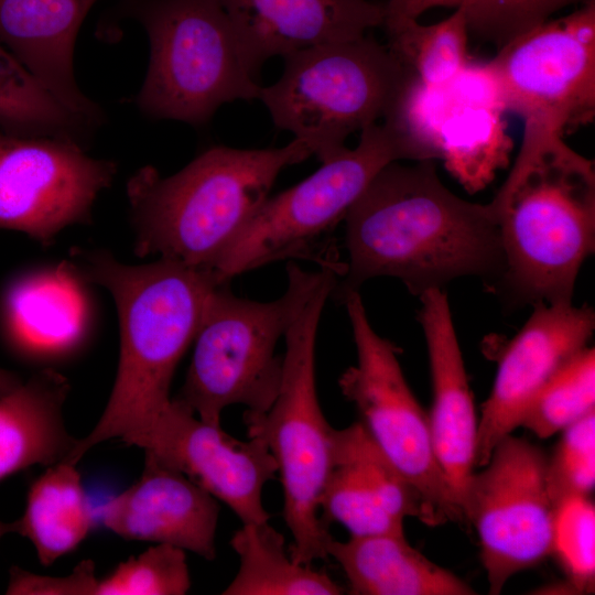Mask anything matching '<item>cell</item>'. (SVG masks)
Masks as SVG:
<instances>
[{
	"label": "cell",
	"instance_id": "obj_11",
	"mask_svg": "<svg viewBox=\"0 0 595 595\" xmlns=\"http://www.w3.org/2000/svg\"><path fill=\"white\" fill-rule=\"evenodd\" d=\"M547 456L509 434L473 473L462 511L476 530L489 594H499L516 574L552 555L555 507L547 488Z\"/></svg>",
	"mask_w": 595,
	"mask_h": 595
},
{
	"label": "cell",
	"instance_id": "obj_8",
	"mask_svg": "<svg viewBox=\"0 0 595 595\" xmlns=\"http://www.w3.org/2000/svg\"><path fill=\"white\" fill-rule=\"evenodd\" d=\"M284 69L259 98L274 126L325 162L347 137L383 120L416 78L372 35L313 45L283 56Z\"/></svg>",
	"mask_w": 595,
	"mask_h": 595
},
{
	"label": "cell",
	"instance_id": "obj_16",
	"mask_svg": "<svg viewBox=\"0 0 595 595\" xmlns=\"http://www.w3.org/2000/svg\"><path fill=\"white\" fill-rule=\"evenodd\" d=\"M324 523L350 536L404 534L403 521L437 526L419 491L374 442L361 422L333 429L329 470L320 498Z\"/></svg>",
	"mask_w": 595,
	"mask_h": 595
},
{
	"label": "cell",
	"instance_id": "obj_23",
	"mask_svg": "<svg viewBox=\"0 0 595 595\" xmlns=\"http://www.w3.org/2000/svg\"><path fill=\"white\" fill-rule=\"evenodd\" d=\"M327 554L342 567L354 595H474L453 572L414 549L405 534L334 538Z\"/></svg>",
	"mask_w": 595,
	"mask_h": 595
},
{
	"label": "cell",
	"instance_id": "obj_18",
	"mask_svg": "<svg viewBox=\"0 0 595 595\" xmlns=\"http://www.w3.org/2000/svg\"><path fill=\"white\" fill-rule=\"evenodd\" d=\"M257 78L271 57L323 43L363 36L382 26L385 2L376 0H217Z\"/></svg>",
	"mask_w": 595,
	"mask_h": 595
},
{
	"label": "cell",
	"instance_id": "obj_15",
	"mask_svg": "<svg viewBox=\"0 0 595 595\" xmlns=\"http://www.w3.org/2000/svg\"><path fill=\"white\" fill-rule=\"evenodd\" d=\"M595 328L591 306L538 303L521 329L504 343L491 391L478 418L476 467L495 445L520 426L545 383L582 349Z\"/></svg>",
	"mask_w": 595,
	"mask_h": 595
},
{
	"label": "cell",
	"instance_id": "obj_33",
	"mask_svg": "<svg viewBox=\"0 0 595 595\" xmlns=\"http://www.w3.org/2000/svg\"><path fill=\"white\" fill-rule=\"evenodd\" d=\"M545 480L555 509L573 497H588L595 485V411L567 426L551 457Z\"/></svg>",
	"mask_w": 595,
	"mask_h": 595
},
{
	"label": "cell",
	"instance_id": "obj_22",
	"mask_svg": "<svg viewBox=\"0 0 595 595\" xmlns=\"http://www.w3.org/2000/svg\"><path fill=\"white\" fill-rule=\"evenodd\" d=\"M69 389L63 375L44 368L0 396V480L68 456L77 441L63 418Z\"/></svg>",
	"mask_w": 595,
	"mask_h": 595
},
{
	"label": "cell",
	"instance_id": "obj_14",
	"mask_svg": "<svg viewBox=\"0 0 595 595\" xmlns=\"http://www.w3.org/2000/svg\"><path fill=\"white\" fill-rule=\"evenodd\" d=\"M134 445L227 505L242 523L271 518L262 494L278 466L260 437H232L172 398Z\"/></svg>",
	"mask_w": 595,
	"mask_h": 595
},
{
	"label": "cell",
	"instance_id": "obj_25",
	"mask_svg": "<svg viewBox=\"0 0 595 595\" xmlns=\"http://www.w3.org/2000/svg\"><path fill=\"white\" fill-rule=\"evenodd\" d=\"M239 569L224 595H339L325 571L292 560L282 533L269 524L242 523L230 539Z\"/></svg>",
	"mask_w": 595,
	"mask_h": 595
},
{
	"label": "cell",
	"instance_id": "obj_20",
	"mask_svg": "<svg viewBox=\"0 0 595 595\" xmlns=\"http://www.w3.org/2000/svg\"><path fill=\"white\" fill-rule=\"evenodd\" d=\"M98 0H0V43L66 108L95 126L100 107L79 89L74 47L79 28Z\"/></svg>",
	"mask_w": 595,
	"mask_h": 595
},
{
	"label": "cell",
	"instance_id": "obj_26",
	"mask_svg": "<svg viewBox=\"0 0 595 595\" xmlns=\"http://www.w3.org/2000/svg\"><path fill=\"white\" fill-rule=\"evenodd\" d=\"M500 109L463 106L442 125L437 159L469 193L485 188L509 163L512 140Z\"/></svg>",
	"mask_w": 595,
	"mask_h": 595
},
{
	"label": "cell",
	"instance_id": "obj_21",
	"mask_svg": "<svg viewBox=\"0 0 595 595\" xmlns=\"http://www.w3.org/2000/svg\"><path fill=\"white\" fill-rule=\"evenodd\" d=\"M86 298L84 281L72 261L17 280L4 300L12 348L36 363L60 360L73 354L88 327Z\"/></svg>",
	"mask_w": 595,
	"mask_h": 595
},
{
	"label": "cell",
	"instance_id": "obj_24",
	"mask_svg": "<svg viewBox=\"0 0 595 595\" xmlns=\"http://www.w3.org/2000/svg\"><path fill=\"white\" fill-rule=\"evenodd\" d=\"M95 520L76 464L63 459L31 484L14 532L29 539L41 564L50 566L86 539Z\"/></svg>",
	"mask_w": 595,
	"mask_h": 595
},
{
	"label": "cell",
	"instance_id": "obj_34",
	"mask_svg": "<svg viewBox=\"0 0 595 595\" xmlns=\"http://www.w3.org/2000/svg\"><path fill=\"white\" fill-rule=\"evenodd\" d=\"M95 563L84 560L66 576H45L13 566L6 594L9 595H96Z\"/></svg>",
	"mask_w": 595,
	"mask_h": 595
},
{
	"label": "cell",
	"instance_id": "obj_29",
	"mask_svg": "<svg viewBox=\"0 0 595 595\" xmlns=\"http://www.w3.org/2000/svg\"><path fill=\"white\" fill-rule=\"evenodd\" d=\"M591 0H386L385 22L419 19L434 8L461 9L469 33L499 48L570 6Z\"/></svg>",
	"mask_w": 595,
	"mask_h": 595
},
{
	"label": "cell",
	"instance_id": "obj_13",
	"mask_svg": "<svg viewBox=\"0 0 595 595\" xmlns=\"http://www.w3.org/2000/svg\"><path fill=\"white\" fill-rule=\"evenodd\" d=\"M116 173V162L88 155L74 140L0 130V229L50 246L65 227L91 224Z\"/></svg>",
	"mask_w": 595,
	"mask_h": 595
},
{
	"label": "cell",
	"instance_id": "obj_27",
	"mask_svg": "<svg viewBox=\"0 0 595 595\" xmlns=\"http://www.w3.org/2000/svg\"><path fill=\"white\" fill-rule=\"evenodd\" d=\"M95 128L58 101L0 43V130L15 136L71 139L84 145Z\"/></svg>",
	"mask_w": 595,
	"mask_h": 595
},
{
	"label": "cell",
	"instance_id": "obj_32",
	"mask_svg": "<svg viewBox=\"0 0 595 595\" xmlns=\"http://www.w3.org/2000/svg\"><path fill=\"white\" fill-rule=\"evenodd\" d=\"M575 593L595 585V508L588 497H573L558 506L553 521L552 553Z\"/></svg>",
	"mask_w": 595,
	"mask_h": 595
},
{
	"label": "cell",
	"instance_id": "obj_7",
	"mask_svg": "<svg viewBox=\"0 0 595 595\" xmlns=\"http://www.w3.org/2000/svg\"><path fill=\"white\" fill-rule=\"evenodd\" d=\"M338 274L331 272L284 334L282 378L270 408L245 412L248 436L260 437L274 457L283 489V518L293 543L292 560L304 565L327 559L333 539L320 516V498L329 470L333 429L318 401L316 335L326 300Z\"/></svg>",
	"mask_w": 595,
	"mask_h": 595
},
{
	"label": "cell",
	"instance_id": "obj_5",
	"mask_svg": "<svg viewBox=\"0 0 595 595\" xmlns=\"http://www.w3.org/2000/svg\"><path fill=\"white\" fill-rule=\"evenodd\" d=\"M331 272L329 266L305 271L286 264L284 293L269 302L235 295L228 283L210 292L194 338L185 381L175 399L202 421L220 425L223 411L244 405L252 414L266 412L282 378L283 355L275 348L303 305Z\"/></svg>",
	"mask_w": 595,
	"mask_h": 595
},
{
	"label": "cell",
	"instance_id": "obj_9",
	"mask_svg": "<svg viewBox=\"0 0 595 595\" xmlns=\"http://www.w3.org/2000/svg\"><path fill=\"white\" fill-rule=\"evenodd\" d=\"M150 41V63L136 105L145 116L194 127L224 104L258 99L234 26L217 0H121Z\"/></svg>",
	"mask_w": 595,
	"mask_h": 595
},
{
	"label": "cell",
	"instance_id": "obj_30",
	"mask_svg": "<svg viewBox=\"0 0 595 595\" xmlns=\"http://www.w3.org/2000/svg\"><path fill=\"white\" fill-rule=\"evenodd\" d=\"M595 411V350L585 347L545 383L520 426L548 439Z\"/></svg>",
	"mask_w": 595,
	"mask_h": 595
},
{
	"label": "cell",
	"instance_id": "obj_17",
	"mask_svg": "<svg viewBox=\"0 0 595 595\" xmlns=\"http://www.w3.org/2000/svg\"><path fill=\"white\" fill-rule=\"evenodd\" d=\"M219 509L204 488L145 453L139 479L101 506L100 519L122 539L171 544L212 561Z\"/></svg>",
	"mask_w": 595,
	"mask_h": 595
},
{
	"label": "cell",
	"instance_id": "obj_36",
	"mask_svg": "<svg viewBox=\"0 0 595 595\" xmlns=\"http://www.w3.org/2000/svg\"><path fill=\"white\" fill-rule=\"evenodd\" d=\"M15 526L13 522H3L0 520V540L8 533L14 532Z\"/></svg>",
	"mask_w": 595,
	"mask_h": 595
},
{
	"label": "cell",
	"instance_id": "obj_28",
	"mask_svg": "<svg viewBox=\"0 0 595 595\" xmlns=\"http://www.w3.org/2000/svg\"><path fill=\"white\" fill-rule=\"evenodd\" d=\"M382 26L388 48L426 86L450 83L472 63L468 24L461 9L433 24L400 19Z\"/></svg>",
	"mask_w": 595,
	"mask_h": 595
},
{
	"label": "cell",
	"instance_id": "obj_1",
	"mask_svg": "<svg viewBox=\"0 0 595 595\" xmlns=\"http://www.w3.org/2000/svg\"><path fill=\"white\" fill-rule=\"evenodd\" d=\"M383 166L345 217L348 260L331 296L339 302L368 280L391 277L414 295L478 277L493 290L505 270L490 203L452 193L433 160Z\"/></svg>",
	"mask_w": 595,
	"mask_h": 595
},
{
	"label": "cell",
	"instance_id": "obj_12",
	"mask_svg": "<svg viewBox=\"0 0 595 595\" xmlns=\"http://www.w3.org/2000/svg\"><path fill=\"white\" fill-rule=\"evenodd\" d=\"M506 110L562 136L595 118V0L511 39L488 62Z\"/></svg>",
	"mask_w": 595,
	"mask_h": 595
},
{
	"label": "cell",
	"instance_id": "obj_19",
	"mask_svg": "<svg viewBox=\"0 0 595 595\" xmlns=\"http://www.w3.org/2000/svg\"><path fill=\"white\" fill-rule=\"evenodd\" d=\"M419 298L418 318L426 342L432 383L428 414L432 442L462 510L464 491L476 467L478 418L446 293L432 289Z\"/></svg>",
	"mask_w": 595,
	"mask_h": 595
},
{
	"label": "cell",
	"instance_id": "obj_10",
	"mask_svg": "<svg viewBox=\"0 0 595 595\" xmlns=\"http://www.w3.org/2000/svg\"><path fill=\"white\" fill-rule=\"evenodd\" d=\"M356 346V364L338 386L351 402L374 442L419 491L437 524L465 521L437 462L428 413L410 389L401 369L400 349L371 326L358 292L342 301Z\"/></svg>",
	"mask_w": 595,
	"mask_h": 595
},
{
	"label": "cell",
	"instance_id": "obj_31",
	"mask_svg": "<svg viewBox=\"0 0 595 595\" xmlns=\"http://www.w3.org/2000/svg\"><path fill=\"white\" fill-rule=\"evenodd\" d=\"M190 587L185 550L156 543L98 580L96 595H183Z\"/></svg>",
	"mask_w": 595,
	"mask_h": 595
},
{
	"label": "cell",
	"instance_id": "obj_3",
	"mask_svg": "<svg viewBox=\"0 0 595 595\" xmlns=\"http://www.w3.org/2000/svg\"><path fill=\"white\" fill-rule=\"evenodd\" d=\"M505 270L491 290L513 309L570 303L595 248V171L549 125L524 120L523 139L490 202Z\"/></svg>",
	"mask_w": 595,
	"mask_h": 595
},
{
	"label": "cell",
	"instance_id": "obj_2",
	"mask_svg": "<svg viewBox=\"0 0 595 595\" xmlns=\"http://www.w3.org/2000/svg\"><path fill=\"white\" fill-rule=\"evenodd\" d=\"M84 282L107 289L118 310L120 354L115 383L89 434L77 439L65 461L76 464L97 444L119 439L128 445L150 429L170 404L171 382L196 336L213 289L212 271L176 260L128 266L105 250L74 249Z\"/></svg>",
	"mask_w": 595,
	"mask_h": 595
},
{
	"label": "cell",
	"instance_id": "obj_4",
	"mask_svg": "<svg viewBox=\"0 0 595 595\" xmlns=\"http://www.w3.org/2000/svg\"><path fill=\"white\" fill-rule=\"evenodd\" d=\"M311 155L310 144L294 138L281 148L213 147L167 177L141 167L127 182L136 255L210 271L278 175Z\"/></svg>",
	"mask_w": 595,
	"mask_h": 595
},
{
	"label": "cell",
	"instance_id": "obj_35",
	"mask_svg": "<svg viewBox=\"0 0 595 595\" xmlns=\"http://www.w3.org/2000/svg\"><path fill=\"white\" fill-rule=\"evenodd\" d=\"M22 382L19 375L0 367V396L14 390Z\"/></svg>",
	"mask_w": 595,
	"mask_h": 595
},
{
	"label": "cell",
	"instance_id": "obj_6",
	"mask_svg": "<svg viewBox=\"0 0 595 595\" xmlns=\"http://www.w3.org/2000/svg\"><path fill=\"white\" fill-rule=\"evenodd\" d=\"M404 160L423 159L387 123L365 128L356 148H345L303 181L263 202L210 269L217 282L296 259L331 266L342 275L345 264L332 245L333 231L375 175Z\"/></svg>",
	"mask_w": 595,
	"mask_h": 595
}]
</instances>
